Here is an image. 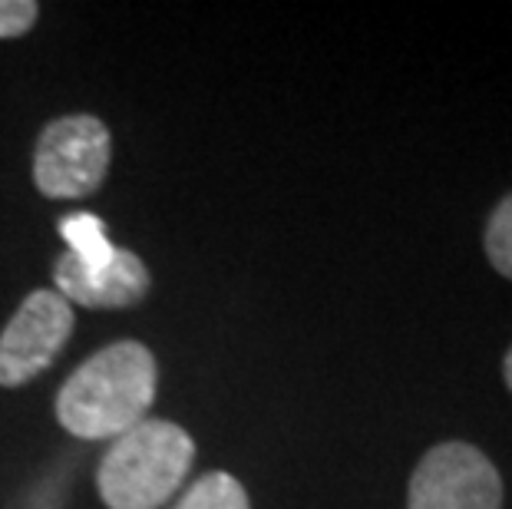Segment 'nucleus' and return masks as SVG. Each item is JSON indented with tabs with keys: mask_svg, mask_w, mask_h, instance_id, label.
Listing matches in <instances>:
<instances>
[{
	"mask_svg": "<svg viewBox=\"0 0 512 509\" xmlns=\"http://www.w3.org/2000/svg\"><path fill=\"white\" fill-rule=\"evenodd\" d=\"M503 377H506V384H509V391H512V348L503 357Z\"/></svg>",
	"mask_w": 512,
	"mask_h": 509,
	"instance_id": "nucleus-11",
	"label": "nucleus"
},
{
	"mask_svg": "<svg viewBox=\"0 0 512 509\" xmlns=\"http://www.w3.org/2000/svg\"><path fill=\"white\" fill-rule=\"evenodd\" d=\"M407 509H503V476L473 443H437L410 476Z\"/></svg>",
	"mask_w": 512,
	"mask_h": 509,
	"instance_id": "nucleus-4",
	"label": "nucleus"
},
{
	"mask_svg": "<svg viewBox=\"0 0 512 509\" xmlns=\"http://www.w3.org/2000/svg\"><path fill=\"white\" fill-rule=\"evenodd\" d=\"M110 129L90 113L60 116L34 149V182L47 199H83L103 186L110 169Z\"/></svg>",
	"mask_w": 512,
	"mask_h": 509,
	"instance_id": "nucleus-3",
	"label": "nucleus"
},
{
	"mask_svg": "<svg viewBox=\"0 0 512 509\" xmlns=\"http://www.w3.org/2000/svg\"><path fill=\"white\" fill-rule=\"evenodd\" d=\"M60 235L70 242V252L80 258L86 268H103L113 262L116 248L110 245V238L103 232V222L90 212H76L67 215L60 222Z\"/></svg>",
	"mask_w": 512,
	"mask_h": 509,
	"instance_id": "nucleus-7",
	"label": "nucleus"
},
{
	"mask_svg": "<svg viewBox=\"0 0 512 509\" xmlns=\"http://www.w3.org/2000/svg\"><path fill=\"white\" fill-rule=\"evenodd\" d=\"M159 367L139 341H116L76 367L57 394L60 427L80 440H116L149 420Z\"/></svg>",
	"mask_w": 512,
	"mask_h": 509,
	"instance_id": "nucleus-1",
	"label": "nucleus"
},
{
	"mask_svg": "<svg viewBox=\"0 0 512 509\" xmlns=\"http://www.w3.org/2000/svg\"><path fill=\"white\" fill-rule=\"evenodd\" d=\"M176 509H252L245 486L232 473H205L182 493Z\"/></svg>",
	"mask_w": 512,
	"mask_h": 509,
	"instance_id": "nucleus-8",
	"label": "nucleus"
},
{
	"mask_svg": "<svg viewBox=\"0 0 512 509\" xmlns=\"http://www.w3.org/2000/svg\"><path fill=\"white\" fill-rule=\"evenodd\" d=\"M73 334V305L50 288L24 298L0 334V387H24L57 361Z\"/></svg>",
	"mask_w": 512,
	"mask_h": 509,
	"instance_id": "nucleus-5",
	"label": "nucleus"
},
{
	"mask_svg": "<svg viewBox=\"0 0 512 509\" xmlns=\"http://www.w3.org/2000/svg\"><path fill=\"white\" fill-rule=\"evenodd\" d=\"M40 7L34 0H0V40L24 37L37 24Z\"/></svg>",
	"mask_w": 512,
	"mask_h": 509,
	"instance_id": "nucleus-10",
	"label": "nucleus"
},
{
	"mask_svg": "<svg viewBox=\"0 0 512 509\" xmlns=\"http://www.w3.org/2000/svg\"><path fill=\"white\" fill-rule=\"evenodd\" d=\"M486 255L499 275L512 281V192L499 199L486 222Z\"/></svg>",
	"mask_w": 512,
	"mask_h": 509,
	"instance_id": "nucleus-9",
	"label": "nucleus"
},
{
	"mask_svg": "<svg viewBox=\"0 0 512 509\" xmlns=\"http://www.w3.org/2000/svg\"><path fill=\"white\" fill-rule=\"evenodd\" d=\"M57 295L83 308H136L149 295V268L129 248H116L113 262L86 268L73 252L60 255L53 265Z\"/></svg>",
	"mask_w": 512,
	"mask_h": 509,
	"instance_id": "nucleus-6",
	"label": "nucleus"
},
{
	"mask_svg": "<svg viewBox=\"0 0 512 509\" xmlns=\"http://www.w3.org/2000/svg\"><path fill=\"white\" fill-rule=\"evenodd\" d=\"M195 443L172 420H143L110 443L96 470V490L110 509H159L182 490Z\"/></svg>",
	"mask_w": 512,
	"mask_h": 509,
	"instance_id": "nucleus-2",
	"label": "nucleus"
}]
</instances>
